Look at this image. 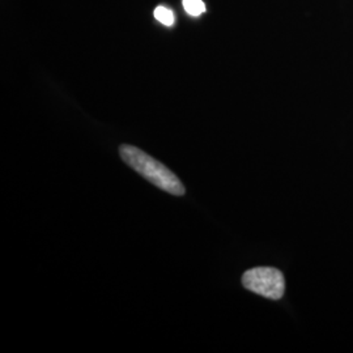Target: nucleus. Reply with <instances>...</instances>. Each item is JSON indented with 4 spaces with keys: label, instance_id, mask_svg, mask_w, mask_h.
<instances>
[{
    "label": "nucleus",
    "instance_id": "nucleus-1",
    "mask_svg": "<svg viewBox=\"0 0 353 353\" xmlns=\"http://www.w3.org/2000/svg\"><path fill=\"white\" fill-rule=\"evenodd\" d=\"M119 154L130 168L138 172L140 176H144L156 188L176 196L185 195V186L182 185L179 178L163 163L157 161L145 152L137 147L125 144L119 148Z\"/></svg>",
    "mask_w": 353,
    "mask_h": 353
},
{
    "label": "nucleus",
    "instance_id": "nucleus-2",
    "mask_svg": "<svg viewBox=\"0 0 353 353\" xmlns=\"http://www.w3.org/2000/svg\"><path fill=\"white\" fill-rule=\"evenodd\" d=\"M242 285L270 300H280L285 292L283 274L274 267H255L242 276Z\"/></svg>",
    "mask_w": 353,
    "mask_h": 353
},
{
    "label": "nucleus",
    "instance_id": "nucleus-3",
    "mask_svg": "<svg viewBox=\"0 0 353 353\" xmlns=\"http://www.w3.org/2000/svg\"><path fill=\"white\" fill-rule=\"evenodd\" d=\"M154 17L164 26H172L174 24V13L166 7H157L154 10Z\"/></svg>",
    "mask_w": 353,
    "mask_h": 353
},
{
    "label": "nucleus",
    "instance_id": "nucleus-4",
    "mask_svg": "<svg viewBox=\"0 0 353 353\" xmlns=\"http://www.w3.org/2000/svg\"><path fill=\"white\" fill-rule=\"evenodd\" d=\"M183 8L191 16H201L205 11L203 0H183Z\"/></svg>",
    "mask_w": 353,
    "mask_h": 353
}]
</instances>
